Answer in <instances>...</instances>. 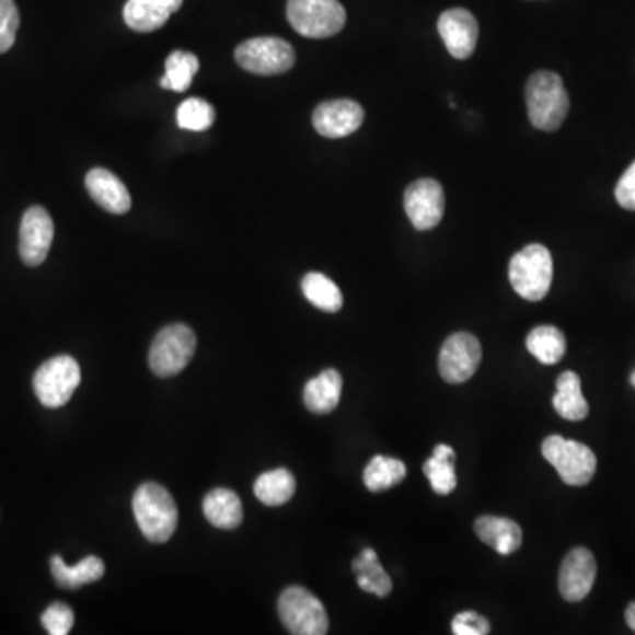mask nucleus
Masks as SVG:
<instances>
[{
    "mask_svg": "<svg viewBox=\"0 0 635 635\" xmlns=\"http://www.w3.org/2000/svg\"><path fill=\"white\" fill-rule=\"evenodd\" d=\"M54 221L43 207H31L23 213L20 224V256L28 267H37L45 262L54 242Z\"/></svg>",
    "mask_w": 635,
    "mask_h": 635,
    "instance_id": "nucleus-12",
    "label": "nucleus"
},
{
    "mask_svg": "<svg viewBox=\"0 0 635 635\" xmlns=\"http://www.w3.org/2000/svg\"><path fill=\"white\" fill-rule=\"evenodd\" d=\"M482 346L481 340L467 332H458L444 340L441 346L438 368L441 378L447 383H464L475 374L481 366Z\"/></svg>",
    "mask_w": 635,
    "mask_h": 635,
    "instance_id": "nucleus-10",
    "label": "nucleus"
},
{
    "mask_svg": "<svg viewBox=\"0 0 635 635\" xmlns=\"http://www.w3.org/2000/svg\"><path fill=\"white\" fill-rule=\"evenodd\" d=\"M490 626L486 617L481 614L466 611V613H459L452 620V632L455 635H486L489 634Z\"/></svg>",
    "mask_w": 635,
    "mask_h": 635,
    "instance_id": "nucleus-33",
    "label": "nucleus"
},
{
    "mask_svg": "<svg viewBox=\"0 0 635 635\" xmlns=\"http://www.w3.org/2000/svg\"><path fill=\"white\" fill-rule=\"evenodd\" d=\"M216 120V112L207 101L190 97L177 109V124L186 131H207Z\"/></svg>",
    "mask_w": 635,
    "mask_h": 635,
    "instance_id": "nucleus-30",
    "label": "nucleus"
},
{
    "mask_svg": "<svg viewBox=\"0 0 635 635\" xmlns=\"http://www.w3.org/2000/svg\"><path fill=\"white\" fill-rule=\"evenodd\" d=\"M614 196L620 207L626 210H635V161L631 169L623 173L622 178L617 181Z\"/></svg>",
    "mask_w": 635,
    "mask_h": 635,
    "instance_id": "nucleus-34",
    "label": "nucleus"
},
{
    "mask_svg": "<svg viewBox=\"0 0 635 635\" xmlns=\"http://www.w3.org/2000/svg\"><path fill=\"white\" fill-rule=\"evenodd\" d=\"M235 60L250 73L273 77L296 66V50L281 37H253L236 46Z\"/></svg>",
    "mask_w": 635,
    "mask_h": 635,
    "instance_id": "nucleus-8",
    "label": "nucleus"
},
{
    "mask_svg": "<svg viewBox=\"0 0 635 635\" xmlns=\"http://www.w3.org/2000/svg\"><path fill=\"white\" fill-rule=\"evenodd\" d=\"M508 279L519 297L539 302L553 285V256L542 244H530L513 254L508 265Z\"/></svg>",
    "mask_w": 635,
    "mask_h": 635,
    "instance_id": "nucleus-3",
    "label": "nucleus"
},
{
    "mask_svg": "<svg viewBox=\"0 0 635 635\" xmlns=\"http://www.w3.org/2000/svg\"><path fill=\"white\" fill-rule=\"evenodd\" d=\"M475 533L501 556L516 553L522 544L521 527L512 519L482 516L475 521Z\"/></svg>",
    "mask_w": 635,
    "mask_h": 635,
    "instance_id": "nucleus-18",
    "label": "nucleus"
},
{
    "mask_svg": "<svg viewBox=\"0 0 635 635\" xmlns=\"http://www.w3.org/2000/svg\"><path fill=\"white\" fill-rule=\"evenodd\" d=\"M438 32L454 59L472 57L478 39V23L470 11L463 8L444 11L438 20Z\"/></svg>",
    "mask_w": 635,
    "mask_h": 635,
    "instance_id": "nucleus-15",
    "label": "nucleus"
},
{
    "mask_svg": "<svg viewBox=\"0 0 635 635\" xmlns=\"http://www.w3.org/2000/svg\"><path fill=\"white\" fill-rule=\"evenodd\" d=\"M631 383H632V385H634V386H635V371H634V372H632V377H631Z\"/></svg>",
    "mask_w": 635,
    "mask_h": 635,
    "instance_id": "nucleus-36",
    "label": "nucleus"
},
{
    "mask_svg": "<svg viewBox=\"0 0 635 635\" xmlns=\"http://www.w3.org/2000/svg\"><path fill=\"white\" fill-rule=\"evenodd\" d=\"M343 392V378L336 369H325L305 383V408L314 415H327L337 408Z\"/></svg>",
    "mask_w": 635,
    "mask_h": 635,
    "instance_id": "nucleus-20",
    "label": "nucleus"
},
{
    "mask_svg": "<svg viewBox=\"0 0 635 635\" xmlns=\"http://www.w3.org/2000/svg\"><path fill=\"white\" fill-rule=\"evenodd\" d=\"M279 616L290 634L325 635L328 632L327 611L311 591L290 586L279 597Z\"/></svg>",
    "mask_w": 635,
    "mask_h": 635,
    "instance_id": "nucleus-7",
    "label": "nucleus"
},
{
    "mask_svg": "<svg viewBox=\"0 0 635 635\" xmlns=\"http://www.w3.org/2000/svg\"><path fill=\"white\" fill-rule=\"evenodd\" d=\"M42 623L50 635H68L74 625V614L66 603L55 602L50 608H46Z\"/></svg>",
    "mask_w": 635,
    "mask_h": 635,
    "instance_id": "nucleus-32",
    "label": "nucleus"
},
{
    "mask_svg": "<svg viewBox=\"0 0 635 635\" xmlns=\"http://www.w3.org/2000/svg\"><path fill=\"white\" fill-rule=\"evenodd\" d=\"M455 452L449 444H436L431 458L424 463V475L431 482L436 495L447 496L458 486L454 470Z\"/></svg>",
    "mask_w": 635,
    "mask_h": 635,
    "instance_id": "nucleus-25",
    "label": "nucleus"
},
{
    "mask_svg": "<svg viewBox=\"0 0 635 635\" xmlns=\"http://www.w3.org/2000/svg\"><path fill=\"white\" fill-rule=\"evenodd\" d=\"M556 394L553 397V406L558 412L559 417L565 420H585L590 412L588 401L581 391V378L574 371H565L559 374L556 381Z\"/></svg>",
    "mask_w": 635,
    "mask_h": 635,
    "instance_id": "nucleus-21",
    "label": "nucleus"
},
{
    "mask_svg": "<svg viewBox=\"0 0 635 635\" xmlns=\"http://www.w3.org/2000/svg\"><path fill=\"white\" fill-rule=\"evenodd\" d=\"M597 562L585 547H576L563 559L559 568V593L567 602H581L593 588Z\"/></svg>",
    "mask_w": 635,
    "mask_h": 635,
    "instance_id": "nucleus-13",
    "label": "nucleus"
},
{
    "mask_svg": "<svg viewBox=\"0 0 635 635\" xmlns=\"http://www.w3.org/2000/svg\"><path fill=\"white\" fill-rule=\"evenodd\" d=\"M527 348L539 362L553 366V363H558L567 351V339L559 328L553 325H540L528 334Z\"/></svg>",
    "mask_w": 635,
    "mask_h": 635,
    "instance_id": "nucleus-26",
    "label": "nucleus"
},
{
    "mask_svg": "<svg viewBox=\"0 0 635 635\" xmlns=\"http://www.w3.org/2000/svg\"><path fill=\"white\" fill-rule=\"evenodd\" d=\"M132 513L141 533L152 544H163L177 530L178 510L175 499L163 486L147 482L132 496Z\"/></svg>",
    "mask_w": 635,
    "mask_h": 635,
    "instance_id": "nucleus-1",
    "label": "nucleus"
},
{
    "mask_svg": "<svg viewBox=\"0 0 635 635\" xmlns=\"http://www.w3.org/2000/svg\"><path fill=\"white\" fill-rule=\"evenodd\" d=\"M195 351V332L184 323H173L159 332L150 346V369L161 378L175 377L189 366Z\"/></svg>",
    "mask_w": 635,
    "mask_h": 635,
    "instance_id": "nucleus-6",
    "label": "nucleus"
},
{
    "mask_svg": "<svg viewBox=\"0 0 635 635\" xmlns=\"http://www.w3.org/2000/svg\"><path fill=\"white\" fill-rule=\"evenodd\" d=\"M351 570L357 577V585L360 590L377 597H386L392 591V579L389 577L380 563H378L377 551L366 547L362 553L351 563Z\"/></svg>",
    "mask_w": 635,
    "mask_h": 635,
    "instance_id": "nucleus-23",
    "label": "nucleus"
},
{
    "mask_svg": "<svg viewBox=\"0 0 635 635\" xmlns=\"http://www.w3.org/2000/svg\"><path fill=\"white\" fill-rule=\"evenodd\" d=\"M19 27L20 13L14 0H0V54L11 50Z\"/></svg>",
    "mask_w": 635,
    "mask_h": 635,
    "instance_id": "nucleus-31",
    "label": "nucleus"
},
{
    "mask_svg": "<svg viewBox=\"0 0 635 635\" xmlns=\"http://www.w3.org/2000/svg\"><path fill=\"white\" fill-rule=\"evenodd\" d=\"M200 69V60L190 51L175 50L166 59V73L159 80V85L169 91L186 92L193 78Z\"/></svg>",
    "mask_w": 635,
    "mask_h": 635,
    "instance_id": "nucleus-27",
    "label": "nucleus"
},
{
    "mask_svg": "<svg viewBox=\"0 0 635 635\" xmlns=\"http://www.w3.org/2000/svg\"><path fill=\"white\" fill-rule=\"evenodd\" d=\"M363 117L366 114L357 101H325L314 109L313 126L322 137L345 138L362 126Z\"/></svg>",
    "mask_w": 635,
    "mask_h": 635,
    "instance_id": "nucleus-14",
    "label": "nucleus"
},
{
    "mask_svg": "<svg viewBox=\"0 0 635 635\" xmlns=\"http://www.w3.org/2000/svg\"><path fill=\"white\" fill-rule=\"evenodd\" d=\"M542 455L553 464L567 486H586L597 472V458L593 450L579 441L567 440L553 435L542 443Z\"/></svg>",
    "mask_w": 635,
    "mask_h": 635,
    "instance_id": "nucleus-5",
    "label": "nucleus"
},
{
    "mask_svg": "<svg viewBox=\"0 0 635 635\" xmlns=\"http://www.w3.org/2000/svg\"><path fill=\"white\" fill-rule=\"evenodd\" d=\"M625 620L631 626L632 631L635 632V602H632L625 611Z\"/></svg>",
    "mask_w": 635,
    "mask_h": 635,
    "instance_id": "nucleus-35",
    "label": "nucleus"
},
{
    "mask_svg": "<svg viewBox=\"0 0 635 635\" xmlns=\"http://www.w3.org/2000/svg\"><path fill=\"white\" fill-rule=\"evenodd\" d=\"M528 117L540 131H556L570 109L567 89L559 74L539 71L527 83Z\"/></svg>",
    "mask_w": 635,
    "mask_h": 635,
    "instance_id": "nucleus-2",
    "label": "nucleus"
},
{
    "mask_svg": "<svg viewBox=\"0 0 635 635\" xmlns=\"http://www.w3.org/2000/svg\"><path fill=\"white\" fill-rule=\"evenodd\" d=\"M201 508L207 521L219 530H235L244 519L241 498L227 487H218L207 493Z\"/></svg>",
    "mask_w": 635,
    "mask_h": 635,
    "instance_id": "nucleus-19",
    "label": "nucleus"
},
{
    "mask_svg": "<svg viewBox=\"0 0 635 635\" xmlns=\"http://www.w3.org/2000/svg\"><path fill=\"white\" fill-rule=\"evenodd\" d=\"M85 186L92 200L108 212L120 216L131 209V195L126 184L109 170H91L86 173Z\"/></svg>",
    "mask_w": 635,
    "mask_h": 635,
    "instance_id": "nucleus-16",
    "label": "nucleus"
},
{
    "mask_svg": "<svg viewBox=\"0 0 635 635\" xmlns=\"http://www.w3.org/2000/svg\"><path fill=\"white\" fill-rule=\"evenodd\" d=\"M296 476L286 467H277L273 472H265L254 482V495L268 507L285 505L296 495Z\"/></svg>",
    "mask_w": 635,
    "mask_h": 635,
    "instance_id": "nucleus-24",
    "label": "nucleus"
},
{
    "mask_svg": "<svg viewBox=\"0 0 635 635\" xmlns=\"http://www.w3.org/2000/svg\"><path fill=\"white\" fill-rule=\"evenodd\" d=\"M184 0H127L124 22L137 32H154L177 13Z\"/></svg>",
    "mask_w": 635,
    "mask_h": 635,
    "instance_id": "nucleus-17",
    "label": "nucleus"
},
{
    "mask_svg": "<svg viewBox=\"0 0 635 635\" xmlns=\"http://www.w3.org/2000/svg\"><path fill=\"white\" fill-rule=\"evenodd\" d=\"M82 381V371L77 360L69 355H59L46 360L34 374V392L46 408H60L69 403Z\"/></svg>",
    "mask_w": 635,
    "mask_h": 635,
    "instance_id": "nucleus-9",
    "label": "nucleus"
},
{
    "mask_svg": "<svg viewBox=\"0 0 635 635\" xmlns=\"http://www.w3.org/2000/svg\"><path fill=\"white\" fill-rule=\"evenodd\" d=\"M404 210L413 227L427 232L440 224L444 212V193L435 178H420L409 184L404 193Z\"/></svg>",
    "mask_w": 635,
    "mask_h": 635,
    "instance_id": "nucleus-11",
    "label": "nucleus"
},
{
    "mask_svg": "<svg viewBox=\"0 0 635 635\" xmlns=\"http://www.w3.org/2000/svg\"><path fill=\"white\" fill-rule=\"evenodd\" d=\"M406 464L400 459L377 455L363 470V484L371 493L391 489L404 481Z\"/></svg>",
    "mask_w": 635,
    "mask_h": 635,
    "instance_id": "nucleus-28",
    "label": "nucleus"
},
{
    "mask_svg": "<svg viewBox=\"0 0 635 635\" xmlns=\"http://www.w3.org/2000/svg\"><path fill=\"white\" fill-rule=\"evenodd\" d=\"M302 291L314 308L322 309L325 313H337L343 308V293L339 286L323 274L309 273L302 279Z\"/></svg>",
    "mask_w": 635,
    "mask_h": 635,
    "instance_id": "nucleus-29",
    "label": "nucleus"
},
{
    "mask_svg": "<svg viewBox=\"0 0 635 635\" xmlns=\"http://www.w3.org/2000/svg\"><path fill=\"white\" fill-rule=\"evenodd\" d=\"M286 16L300 36L311 39L336 36L346 23L339 0H288Z\"/></svg>",
    "mask_w": 635,
    "mask_h": 635,
    "instance_id": "nucleus-4",
    "label": "nucleus"
},
{
    "mask_svg": "<svg viewBox=\"0 0 635 635\" xmlns=\"http://www.w3.org/2000/svg\"><path fill=\"white\" fill-rule=\"evenodd\" d=\"M51 576L60 588L77 590L80 586L100 581L105 576V563L97 556H86L82 562L69 567L60 556L51 558Z\"/></svg>",
    "mask_w": 635,
    "mask_h": 635,
    "instance_id": "nucleus-22",
    "label": "nucleus"
}]
</instances>
